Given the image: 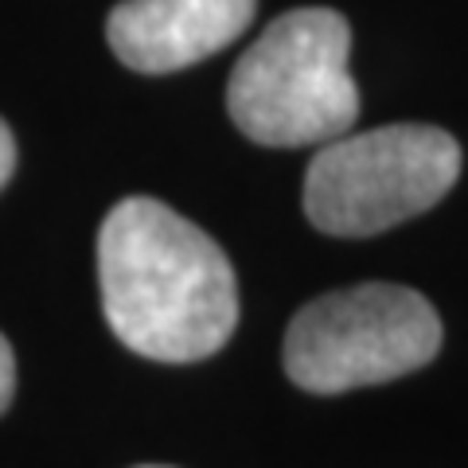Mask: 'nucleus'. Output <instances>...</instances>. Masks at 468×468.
Wrapping results in <instances>:
<instances>
[{
	"label": "nucleus",
	"mask_w": 468,
	"mask_h": 468,
	"mask_svg": "<svg viewBox=\"0 0 468 468\" xmlns=\"http://www.w3.org/2000/svg\"><path fill=\"white\" fill-rule=\"evenodd\" d=\"M98 285L113 335L144 359H207L239 324V285L218 242L149 196L106 215Z\"/></svg>",
	"instance_id": "f257e3e1"
},
{
	"label": "nucleus",
	"mask_w": 468,
	"mask_h": 468,
	"mask_svg": "<svg viewBox=\"0 0 468 468\" xmlns=\"http://www.w3.org/2000/svg\"><path fill=\"white\" fill-rule=\"evenodd\" d=\"M347 51L351 27L335 8H292L277 16L227 82L234 125L270 149L324 144L347 133L359 117Z\"/></svg>",
	"instance_id": "f03ea898"
},
{
	"label": "nucleus",
	"mask_w": 468,
	"mask_h": 468,
	"mask_svg": "<svg viewBox=\"0 0 468 468\" xmlns=\"http://www.w3.org/2000/svg\"><path fill=\"white\" fill-rule=\"evenodd\" d=\"M461 144L437 125H383L324 141L304 176V215L335 239H367L441 203Z\"/></svg>",
	"instance_id": "7ed1b4c3"
},
{
	"label": "nucleus",
	"mask_w": 468,
	"mask_h": 468,
	"mask_svg": "<svg viewBox=\"0 0 468 468\" xmlns=\"http://www.w3.org/2000/svg\"><path fill=\"white\" fill-rule=\"evenodd\" d=\"M441 320L418 289L367 282L309 301L285 332V371L301 390L344 394L390 383L437 356Z\"/></svg>",
	"instance_id": "20e7f679"
},
{
	"label": "nucleus",
	"mask_w": 468,
	"mask_h": 468,
	"mask_svg": "<svg viewBox=\"0 0 468 468\" xmlns=\"http://www.w3.org/2000/svg\"><path fill=\"white\" fill-rule=\"evenodd\" d=\"M254 8L258 0H122L106 36L129 70L172 75L239 39Z\"/></svg>",
	"instance_id": "39448f33"
},
{
	"label": "nucleus",
	"mask_w": 468,
	"mask_h": 468,
	"mask_svg": "<svg viewBox=\"0 0 468 468\" xmlns=\"http://www.w3.org/2000/svg\"><path fill=\"white\" fill-rule=\"evenodd\" d=\"M12 394H16V359H12V347L8 340L0 335V414L8 410Z\"/></svg>",
	"instance_id": "423d86ee"
},
{
	"label": "nucleus",
	"mask_w": 468,
	"mask_h": 468,
	"mask_svg": "<svg viewBox=\"0 0 468 468\" xmlns=\"http://www.w3.org/2000/svg\"><path fill=\"white\" fill-rule=\"evenodd\" d=\"M12 168H16V141H12L8 125L0 122V187L12 180Z\"/></svg>",
	"instance_id": "0eeeda50"
},
{
	"label": "nucleus",
	"mask_w": 468,
	"mask_h": 468,
	"mask_svg": "<svg viewBox=\"0 0 468 468\" xmlns=\"http://www.w3.org/2000/svg\"><path fill=\"white\" fill-rule=\"evenodd\" d=\"M141 468H165V464H141Z\"/></svg>",
	"instance_id": "6e6552de"
}]
</instances>
